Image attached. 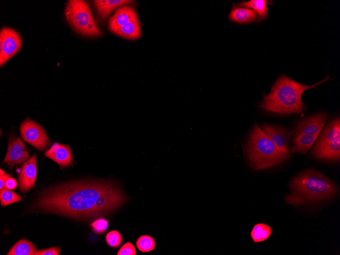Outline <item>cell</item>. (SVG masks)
<instances>
[{
    "mask_svg": "<svg viewBox=\"0 0 340 255\" xmlns=\"http://www.w3.org/2000/svg\"><path fill=\"white\" fill-rule=\"evenodd\" d=\"M9 174H4L0 176V190L4 187V184L6 180L10 177Z\"/></svg>",
    "mask_w": 340,
    "mask_h": 255,
    "instance_id": "obj_29",
    "label": "cell"
},
{
    "mask_svg": "<svg viewBox=\"0 0 340 255\" xmlns=\"http://www.w3.org/2000/svg\"><path fill=\"white\" fill-rule=\"evenodd\" d=\"M246 153L250 164L256 171L272 167L288 158L277 150L257 123L254 124L251 131Z\"/></svg>",
    "mask_w": 340,
    "mask_h": 255,
    "instance_id": "obj_4",
    "label": "cell"
},
{
    "mask_svg": "<svg viewBox=\"0 0 340 255\" xmlns=\"http://www.w3.org/2000/svg\"><path fill=\"white\" fill-rule=\"evenodd\" d=\"M262 128L277 150L281 154L289 157L290 155L289 143L293 131L269 124L262 125Z\"/></svg>",
    "mask_w": 340,
    "mask_h": 255,
    "instance_id": "obj_9",
    "label": "cell"
},
{
    "mask_svg": "<svg viewBox=\"0 0 340 255\" xmlns=\"http://www.w3.org/2000/svg\"><path fill=\"white\" fill-rule=\"evenodd\" d=\"M328 117L324 112L307 117L297 124L295 133L318 137Z\"/></svg>",
    "mask_w": 340,
    "mask_h": 255,
    "instance_id": "obj_11",
    "label": "cell"
},
{
    "mask_svg": "<svg viewBox=\"0 0 340 255\" xmlns=\"http://www.w3.org/2000/svg\"><path fill=\"white\" fill-rule=\"evenodd\" d=\"M114 34L128 40H136L141 36V31L138 17L116 30Z\"/></svg>",
    "mask_w": 340,
    "mask_h": 255,
    "instance_id": "obj_16",
    "label": "cell"
},
{
    "mask_svg": "<svg viewBox=\"0 0 340 255\" xmlns=\"http://www.w3.org/2000/svg\"><path fill=\"white\" fill-rule=\"evenodd\" d=\"M270 2L266 0H251L248 2L242 1L240 3L234 4L238 7L251 8L258 14V21H261L267 17L268 8L267 5Z\"/></svg>",
    "mask_w": 340,
    "mask_h": 255,
    "instance_id": "obj_19",
    "label": "cell"
},
{
    "mask_svg": "<svg viewBox=\"0 0 340 255\" xmlns=\"http://www.w3.org/2000/svg\"><path fill=\"white\" fill-rule=\"evenodd\" d=\"M134 245L130 242L124 244L119 250L117 255H136Z\"/></svg>",
    "mask_w": 340,
    "mask_h": 255,
    "instance_id": "obj_26",
    "label": "cell"
},
{
    "mask_svg": "<svg viewBox=\"0 0 340 255\" xmlns=\"http://www.w3.org/2000/svg\"><path fill=\"white\" fill-rule=\"evenodd\" d=\"M0 200L2 206H6L20 201L22 198L15 192L4 187L0 190Z\"/></svg>",
    "mask_w": 340,
    "mask_h": 255,
    "instance_id": "obj_22",
    "label": "cell"
},
{
    "mask_svg": "<svg viewBox=\"0 0 340 255\" xmlns=\"http://www.w3.org/2000/svg\"><path fill=\"white\" fill-rule=\"evenodd\" d=\"M22 40L14 29L4 27L0 32V65L2 67L20 49Z\"/></svg>",
    "mask_w": 340,
    "mask_h": 255,
    "instance_id": "obj_7",
    "label": "cell"
},
{
    "mask_svg": "<svg viewBox=\"0 0 340 255\" xmlns=\"http://www.w3.org/2000/svg\"><path fill=\"white\" fill-rule=\"evenodd\" d=\"M61 249L58 247H53L44 249L37 250L35 255H59Z\"/></svg>",
    "mask_w": 340,
    "mask_h": 255,
    "instance_id": "obj_27",
    "label": "cell"
},
{
    "mask_svg": "<svg viewBox=\"0 0 340 255\" xmlns=\"http://www.w3.org/2000/svg\"><path fill=\"white\" fill-rule=\"evenodd\" d=\"M26 149V146L20 138L11 136L4 162H7L8 165L12 167L15 164L24 162L29 155Z\"/></svg>",
    "mask_w": 340,
    "mask_h": 255,
    "instance_id": "obj_10",
    "label": "cell"
},
{
    "mask_svg": "<svg viewBox=\"0 0 340 255\" xmlns=\"http://www.w3.org/2000/svg\"><path fill=\"white\" fill-rule=\"evenodd\" d=\"M105 238L107 244L109 246L114 248L120 246L123 241L121 234L116 230L108 232Z\"/></svg>",
    "mask_w": 340,
    "mask_h": 255,
    "instance_id": "obj_24",
    "label": "cell"
},
{
    "mask_svg": "<svg viewBox=\"0 0 340 255\" xmlns=\"http://www.w3.org/2000/svg\"><path fill=\"white\" fill-rule=\"evenodd\" d=\"M329 76L313 85L301 84L285 75L281 76L273 85L269 94L264 95L261 106L264 109L279 114H298L304 111L305 106L301 101L302 93L326 82Z\"/></svg>",
    "mask_w": 340,
    "mask_h": 255,
    "instance_id": "obj_2",
    "label": "cell"
},
{
    "mask_svg": "<svg viewBox=\"0 0 340 255\" xmlns=\"http://www.w3.org/2000/svg\"><path fill=\"white\" fill-rule=\"evenodd\" d=\"M138 17L132 5H124L118 8L108 21V28L113 33L116 30Z\"/></svg>",
    "mask_w": 340,
    "mask_h": 255,
    "instance_id": "obj_13",
    "label": "cell"
},
{
    "mask_svg": "<svg viewBox=\"0 0 340 255\" xmlns=\"http://www.w3.org/2000/svg\"><path fill=\"white\" fill-rule=\"evenodd\" d=\"M317 136L295 133L292 151L305 153L314 144Z\"/></svg>",
    "mask_w": 340,
    "mask_h": 255,
    "instance_id": "obj_18",
    "label": "cell"
},
{
    "mask_svg": "<svg viewBox=\"0 0 340 255\" xmlns=\"http://www.w3.org/2000/svg\"><path fill=\"white\" fill-rule=\"evenodd\" d=\"M37 250L36 246L25 239L17 241L10 249L7 255H33Z\"/></svg>",
    "mask_w": 340,
    "mask_h": 255,
    "instance_id": "obj_20",
    "label": "cell"
},
{
    "mask_svg": "<svg viewBox=\"0 0 340 255\" xmlns=\"http://www.w3.org/2000/svg\"><path fill=\"white\" fill-rule=\"evenodd\" d=\"M37 173L36 156L33 155L20 167L18 182L21 192H25L34 186Z\"/></svg>",
    "mask_w": 340,
    "mask_h": 255,
    "instance_id": "obj_12",
    "label": "cell"
},
{
    "mask_svg": "<svg viewBox=\"0 0 340 255\" xmlns=\"http://www.w3.org/2000/svg\"><path fill=\"white\" fill-rule=\"evenodd\" d=\"M0 171H1L0 176H2V175H3L5 174V172L4 171H3L2 169H1Z\"/></svg>",
    "mask_w": 340,
    "mask_h": 255,
    "instance_id": "obj_30",
    "label": "cell"
},
{
    "mask_svg": "<svg viewBox=\"0 0 340 255\" xmlns=\"http://www.w3.org/2000/svg\"><path fill=\"white\" fill-rule=\"evenodd\" d=\"M291 193L286 195L290 204L299 205L333 196L337 191L334 183L323 174L310 169L295 177L290 183Z\"/></svg>",
    "mask_w": 340,
    "mask_h": 255,
    "instance_id": "obj_3",
    "label": "cell"
},
{
    "mask_svg": "<svg viewBox=\"0 0 340 255\" xmlns=\"http://www.w3.org/2000/svg\"><path fill=\"white\" fill-rule=\"evenodd\" d=\"M125 200L123 193L111 183L81 181L48 189L40 195L37 206L74 218L91 219L109 213Z\"/></svg>",
    "mask_w": 340,
    "mask_h": 255,
    "instance_id": "obj_1",
    "label": "cell"
},
{
    "mask_svg": "<svg viewBox=\"0 0 340 255\" xmlns=\"http://www.w3.org/2000/svg\"><path fill=\"white\" fill-rule=\"evenodd\" d=\"M65 15L70 25L78 34L91 37L103 35V33L96 23L91 10L86 1H68Z\"/></svg>",
    "mask_w": 340,
    "mask_h": 255,
    "instance_id": "obj_5",
    "label": "cell"
},
{
    "mask_svg": "<svg viewBox=\"0 0 340 255\" xmlns=\"http://www.w3.org/2000/svg\"><path fill=\"white\" fill-rule=\"evenodd\" d=\"M272 233L271 228L265 223L255 224L250 233V236L254 242L263 241L270 236Z\"/></svg>",
    "mask_w": 340,
    "mask_h": 255,
    "instance_id": "obj_21",
    "label": "cell"
},
{
    "mask_svg": "<svg viewBox=\"0 0 340 255\" xmlns=\"http://www.w3.org/2000/svg\"><path fill=\"white\" fill-rule=\"evenodd\" d=\"M136 245L137 248L142 252H149L155 248V242L154 238L149 235H143L139 237L136 241Z\"/></svg>",
    "mask_w": 340,
    "mask_h": 255,
    "instance_id": "obj_23",
    "label": "cell"
},
{
    "mask_svg": "<svg viewBox=\"0 0 340 255\" xmlns=\"http://www.w3.org/2000/svg\"><path fill=\"white\" fill-rule=\"evenodd\" d=\"M22 138L39 150H44L49 145L48 137L43 127L37 123L27 119L20 127Z\"/></svg>",
    "mask_w": 340,
    "mask_h": 255,
    "instance_id": "obj_8",
    "label": "cell"
},
{
    "mask_svg": "<svg viewBox=\"0 0 340 255\" xmlns=\"http://www.w3.org/2000/svg\"><path fill=\"white\" fill-rule=\"evenodd\" d=\"M17 186V182L16 180L11 177L7 178L4 184V187L8 189L12 190L15 189Z\"/></svg>",
    "mask_w": 340,
    "mask_h": 255,
    "instance_id": "obj_28",
    "label": "cell"
},
{
    "mask_svg": "<svg viewBox=\"0 0 340 255\" xmlns=\"http://www.w3.org/2000/svg\"><path fill=\"white\" fill-rule=\"evenodd\" d=\"M108 225V221L103 218H99L91 224L93 231L98 234L104 233Z\"/></svg>",
    "mask_w": 340,
    "mask_h": 255,
    "instance_id": "obj_25",
    "label": "cell"
},
{
    "mask_svg": "<svg viewBox=\"0 0 340 255\" xmlns=\"http://www.w3.org/2000/svg\"><path fill=\"white\" fill-rule=\"evenodd\" d=\"M257 18L256 12L251 9L237 7L233 6L230 13L229 18L234 22L240 23H250Z\"/></svg>",
    "mask_w": 340,
    "mask_h": 255,
    "instance_id": "obj_17",
    "label": "cell"
},
{
    "mask_svg": "<svg viewBox=\"0 0 340 255\" xmlns=\"http://www.w3.org/2000/svg\"><path fill=\"white\" fill-rule=\"evenodd\" d=\"M44 155L60 166H66L71 164L72 155L69 146L55 143Z\"/></svg>",
    "mask_w": 340,
    "mask_h": 255,
    "instance_id": "obj_15",
    "label": "cell"
},
{
    "mask_svg": "<svg viewBox=\"0 0 340 255\" xmlns=\"http://www.w3.org/2000/svg\"><path fill=\"white\" fill-rule=\"evenodd\" d=\"M94 5L98 17L101 21H104L115 10L124 5H132L134 1L130 0H95Z\"/></svg>",
    "mask_w": 340,
    "mask_h": 255,
    "instance_id": "obj_14",
    "label": "cell"
},
{
    "mask_svg": "<svg viewBox=\"0 0 340 255\" xmlns=\"http://www.w3.org/2000/svg\"><path fill=\"white\" fill-rule=\"evenodd\" d=\"M312 153L317 158L338 160L340 156L339 118L331 121L316 143Z\"/></svg>",
    "mask_w": 340,
    "mask_h": 255,
    "instance_id": "obj_6",
    "label": "cell"
}]
</instances>
